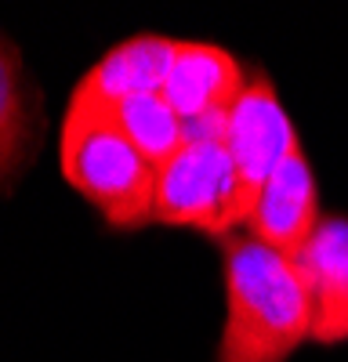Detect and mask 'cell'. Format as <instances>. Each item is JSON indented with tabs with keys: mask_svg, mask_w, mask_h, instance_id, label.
I'll return each mask as SVG.
<instances>
[{
	"mask_svg": "<svg viewBox=\"0 0 348 362\" xmlns=\"http://www.w3.org/2000/svg\"><path fill=\"white\" fill-rule=\"evenodd\" d=\"M225 326L214 362H290L312 341V297L294 257L247 232L221 239Z\"/></svg>",
	"mask_w": 348,
	"mask_h": 362,
	"instance_id": "6da1fadb",
	"label": "cell"
},
{
	"mask_svg": "<svg viewBox=\"0 0 348 362\" xmlns=\"http://www.w3.org/2000/svg\"><path fill=\"white\" fill-rule=\"evenodd\" d=\"M58 170L66 185L116 232L153 225L156 167L138 153L112 105L73 87L58 127Z\"/></svg>",
	"mask_w": 348,
	"mask_h": 362,
	"instance_id": "7a4b0ae2",
	"label": "cell"
},
{
	"mask_svg": "<svg viewBox=\"0 0 348 362\" xmlns=\"http://www.w3.org/2000/svg\"><path fill=\"white\" fill-rule=\"evenodd\" d=\"M247 83L250 73L232 51L207 40H178L160 95L182 116L185 138H211L225 131V116L240 102Z\"/></svg>",
	"mask_w": 348,
	"mask_h": 362,
	"instance_id": "5b68a950",
	"label": "cell"
},
{
	"mask_svg": "<svg viewBox=\"0 0 348 362\" xmlns=\"http://www.w3.org/2000/svg\"><path fill=\"white\" fill-rule=\"evenodd\" d=\"M221 141L232 160V174H236V189H240V214L247 225L265 181L283 167V160L294 148H301L298 131L265 73H250L247 90L225 116Z\"/></svg>",
	"mask_w": 348,
	"mask_h": 362,
	"instance_id": "277c9868",
	"label": "cell"
},
{
	"mask_svg": "<svg viewBox=\"0 0 348 362\" xmlns=\"http://www.w3.org/2000/svg\"><path fill=\"white\" fill-rule=\"evenodd\" d=\"M153 225L196 228L218 243L243 228L240 189L221 134L185 138L178 153L156 167Z\"/></svg>",
	"mask_w": 348,
	"mask_h": 362,
	"instance_id": "3957f363",
	"label": "cell"
},
{
	"mask_svg": "<svg viewBox=\"0 0 348 362\" xmlns=\"http://www.w3.org/2000/svg\"><path fill=\"white\" fill-rule=\"evenodd\" d=\"M298 268L312 297V341H348V218L330 214L298 254Z\"/></svg>",
	"mask_w": 348,
	"mask_h": 362,
	"instance_id": "52a82bcc",
	"label": "cell"
},
{
	"mask_svg": "<svg viewBox=\"0 0 348 362\" xmlns=\"http://www.w3.org/2000/svg\"><path fill=\"white\" fill-rule=\"evenodd\" d=\"M319 225H323V214H319L315 174L305 148H294L283 160V167L265 181L243 228L257 243L298 261V254L308 247V239L315 235Z\"/></svg>",
	"mask_w": 348,
	"mask_h": 362,
	"instance_id": "8992f818",
	"label": "cell"
},
{
	"mask_svg": "<svg viewBox=\"0 0 348 362\" xmlns=\"http://www.w3.org/2000/svg\"><path fill=\"white\" fill-rule=\"evenodd\" d=\"M120 127L153 167H163L185 145V124L163 95H134L112 105Z\"/></svg>",
	"mask_w": 348,
	"mask_h": 362,
	"instance_id": "30bf717a",
	"label": "cell"
},
{
	"mask_svg": "<svg viewBox=\"0 0 348 362\" xmlns=\"http://www.w3.org/2000/svg\"><path fill=\"white\" fill-rule=\"evenodd\" d=\"M178 40L163 33H134L120 44H112L98 62L80 76L76 87L95 95L109 105L134 98V95H160L167 73L174 66Z\"/></svg>",
	"mask_w": 348,
	"mask_h": 362,
	"instance_id": "9c48e42d",
	"label": "cell"
},
{
	"mask_svg": "<svg viewBox=\"0 0 348 362\" xmlns=\"http://www.w3.org/2000/svg\"><path fill=\"white\" fill-rule=\"evenodd\" d=\"M44 134L40 95L15 40L0 33V192L33 163Z\"/></svg>",
	"mask_w": 348,
	"mask_h": 362,
	"instance_id": "ba28073f",
	"label": "cell"
}]
</instances>
